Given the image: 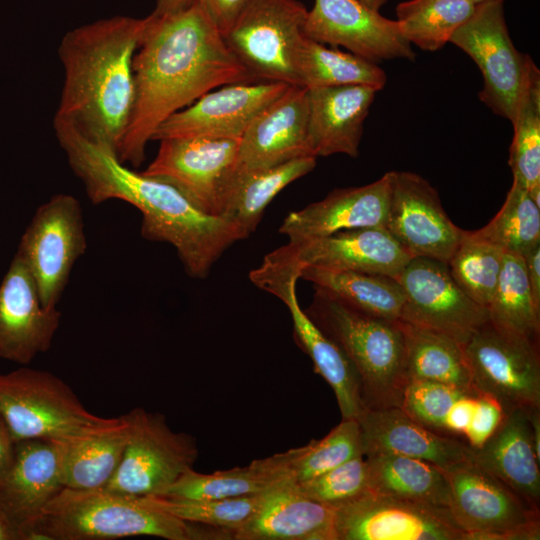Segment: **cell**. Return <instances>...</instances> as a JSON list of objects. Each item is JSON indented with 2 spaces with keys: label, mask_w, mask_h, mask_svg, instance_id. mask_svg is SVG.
<instances>
[{
  "label": "cell",
  "mask_w": 540,
  "mask_h": 540,
  "mask_svg": "<svg viewBox=\"0 0 540 540\" xmlns=\"http://www.w3.org/2000/svg\"><path fill=\"white\" fill-rule=\"evenodd\" d=\"M223 35L252 0H197Z\"/></svg>",
  "instance_id": "obj_46"
},
{
  "label": "cell",
  "mask_w": 540,
  "mask_h": 540,
  "mask_svg": "<svg viewBox=\"0 0 540 540\" xmlns=\"http://www.w3.org/2000/svg\"><path fill=\"white\" fill-rule=\"evenodd\" d=\"M443 471L450 486V513L466 540L540 538L539 510L472 460Z\"/></svg>",
  "instance_id": "obj_11"
},
{
  "label": "cell",
  "mask_w": 540,
  "mask_h": 540,
  "mask_svg": "<svg viewBox=\"0 0 540 540\" xmlns=\"http://www.w3.org/2000/svg\"><path fill=\"white\" fill-rule=\"evenodd\" d=\"M505 251L466 231L447 262L457 285L477 304L487 309L501 272Z\"/></svg>",
  "instance_id": "obj_40"
},
{
  "label": "cell",
  "mask_w": 540,
  "mask_h": 540,
  "mask_svg": "<svg viewBox=\"0 0 540 540\" xmlns=\"http://www.w3.org/2000/svg\"><path fill=\"white\" fill-rule=\"evenodd\" d=\"M467 1H469V2H471V3H474V4L478 5V4H481V3H484V2H488V1H493V0H467Z\"/></svg>",
  "instance_id": "obj_52"
},
{
  "label": "cell",
  "mask_w": 540,
  "mask_h": 540,
  "mask_svg": "<svg viewBox=\"0 0 540 540\" xmlns=\"http://www.w3.org/2000/svg\"><path fill=\"white\" fill-rule=\"evenodd\" d=\"M146 18L114 16L67 32L58 48L64 82L54 118L118 157L134 103L133 58Z\"/></svg>",
  "instance_id": "obj_3"
},
{
  "label": "cell",
  "mask_w": 540,
  "mask_h": 540,
  "mask_svg": "<svg viewBox=\"0 0 540 540\" xmlns=\"http://www.w3.org/2000/svg\"><path fill=\"white\" fill-rule=\"evenodd\" d=\"M122 418L129 434L120 465L103 488L135 497L160 496L198 458L196 440L175 432L160 413L134 408Z\"/></svg>",
  "instance_id": "obj_9"
},
{
  "label": "cell",
  "mask_w": 540,
  "mask_h": 540,
  "mask_svg": "<svg viewBox=\"0 0 540 540\" xmlns=\"http://www.w3.org/2000/svg\"><path fill=\"white\" fill-rule=\"evenodd\" d=\"M316 160V157L305 156L261 170L239 168L237 185L224 217L250 235L274 197L290 183L311 172Z\"/></svg>",
  "instance_id": "obj_36"
},
{
  "label": "cell",
  "mask_w": 540,
  "mask_h": 540,
  "mask_svg": "<svg viewBox=\"0 0 540 540\" xmlns=\"http://www.w3.org/2000/svg\"><path fill=\"white\" fill-rule=\"evenodd\" d=\"M474 232L505 252L523 256L540 244V207L526 189L512 181L501 209Z\"/></svg>",
  "instance_id": "obj_41"
},
{
  "label": "cell",
  "mask_w": 540,
  "mask_h": 540,
  "mask_svg": "<svg viewBox=\"0 0 540 540\" xmlns=\"http://www.w3.org/2000/svg\"><path fill=\"white\" fill-rule=\"evenodd\" d=\"M63 444L44 439L16 441L14 462L0 483V507L20 530L22 540L43 508L64 488Z\"/></svg>",
  "instance_id": "obj_26"
},
{
  "label": "cell",
  "mask_w": 540,
  "mask_h": 540,
  "mask_svg": "<svg viewBox=\"0 0 540 540\" xmlns=\"http://www.w3.org/2000/svg\"><path fill=\"white\" fill-rule=\"evenodd\" d=\"M121 423L86 438L64 443L61 478L64 488H104L115 475L128 440L129 429Z\"/></svg>",
  "instance_id": "obj_34"
},
{
  "label": "cell",
  "mask_w": 540,
  "mask_h": 540,
  "mask_svg": "<svg viewBox=\"0 0 540 540\" xmlns=\"http://www.w3.org/2000/svg\"><path fill=\"white\" fill-rule=\"evenodd\" d=\"M392 182L389 171L363 186L334 189L324 199L290 212L279 232L288 243L298 244L348 229L385 227Z\"/></svg>",
  "instance_id": "obj_21"
},
{
  "label": "cell",
  "mask_w": 540,
  "mask_h": 540,
  "mask_svg": "<svg viewBox=\"0 0 540 540\" xmlns=\"http://www.w3.org/2000/svg\"><path fill=\"white\" fill-rule=\"evenodd\" d=\"M505 413L493 398L480 395L476 412L465 434V442L473 449L481 447L495 432Z\"/></svg>",
  "instance_id": "obj_45"
},
{
  "label": "cell",
  "mask_w": 540,
  "mask_h": 540,
  "mask_svg": "<svg viewBox=\"0 0 540 540\" xmlns=\"http://www.w3.org/2000/svg\"><path fill=\"white\" fill-rule=\"evenodd\" d=\"M360 455L364 451L359 423L355 418H342L322 439L285 451V469L288 477L300 483Z\"/></svg>",
  "instance_id": "obj_39"
},
{
  "label": "cell",
  "mask_w": 540,
  "mask_h": 540,
  "mask_svg": "<svg viewBox=\"0 0 540 540\" xmlns=\"http://www.w3.org/2000/svg\"><path fill=\"white\" fill-rule=\"evenodd\" d=\"M154 536L167 540L233 539L228 530L181 520L141 497L106 489L63 488L24 532V540H103Z\"/></svg>",
  "instance_id": "obj_4"
},
{
  "label": "cell",
  "mask_w": 540,
  "mask_h": 540,
  "mask_svg": "<svg viewBox=\"0 0 540 540\" xmlns=\"http://www.w3.org/2000/svg\"><path fill=\"white\" fill-rule=\"evenodd\" d=\"M365 458L370 492L414 502L451 515L449 482L438 466L396 454H371Z\"/></svg>",
  "instance_id": "obj_29"
},
{
  "label": "cell",
  "mask_w": 540,
  "mask_h": 540,
  "mask_svg": "<svg viewBox=\"0 0 540 540\" xmlns=\"http://www.w3.org/2000/svg\"><path fill=\"white\" fill-rule=\"evenodd\" d=\"M470 389L474 388L411 380L403 391L400 408L425 427L446 435V424L454 406Z\"/></svg>",
  "instance_id": "obj_43"
},
{
  "label": "cell",
  "mask_w": 540,
  "mask_h": 540,
  "mask_svg": "<svg viewBox=\"0 0 540 540\" xmlns=\"http://www.w3.org/2000/svg\"><path fill=\"white\" fill-rule=\"evenodd\" d=\"M308 90V143L313 156L359 155L364 122L377 88L369 85Z\"/></svg>",
  "instance_id": "obj_27"
},
{
  "label": "cell",
  "mask_w": 540,
  "mask_h": 540,
  "mask_svg": "<svg viewBox=\"0 0 540 540\" xmlns=\"http://www.w3.org/2000/svg\"><path fill=\"white\" fill-rule=\"evenodd\" d=\"M194 2L195 0H156L151 14L156 17L176 14L189 8Z\"/></svg>",
  "instance_id": "obj_49"
},
{
  "label": "cell",
  "mask_w": 540,
  "mask_h": 540,
  "mask_svg": "<svg viewBox=\"0 0 540 540\" xmlns=\"http://www.w3.org/2000/svg\"><path fill=\"white\" fill-rule=\"evenodd\" d=\"M523 259L532 298L540 309V244L526 252Z\"/></svg>",
  "instance_id": "obj_47"
},
{
  "label": "cell",
  "mask_w": 540,
  "mask_h": 540,
  "mask_svg": "<svg viewBox=\"0 0 540 540\" xmlns=\"http://www.w3.org/2000/svg\"><path fill=\"white\" fill-rule=\"evenodd\" d=\"M334 510L337 540H466L451 515L370 491Z\"/></svg>",
  "instance_id": "obj_17"
},
{
  "label": "cell",
  "mask_w": 540,
  "mask_h": 540,
  "mask_svg": "<svg viewBox=\"0 0 540 540\" xmlns=\"http://www.w3.org/2000/svg\"><path fill=\"white\" fill-rule=\"evenodd\" d=\"M282 250L303 266L396 278L412 256L384 226L360 227Z\"/></svg>",
  "instance_id": "obj_22"
},
{
  "label": "cell",
  "mask_w": 540,
  "mask_h": 540,
  "mask_svg": "<svg viewBox=\"0 0 540 540\" xmlns=\"http://www.w3.org/2000/svg\"><path fill=\"white\" fill-rule=\"evenodd\" d=\"M56 138L91 202L119 199L142 214L141 235L175 247L186 272L206 278L235 242L249 235L233 221L198 210L176 188L135 172L73 125L54 118Z\"/></svg>",
  "instance_id": "obj_2"
},
{
  "label": "cell",
  "mask_w": 540,
  "mask_h": 540,
  "mask_svg": "<svg viewBox=\"0 0 540 540\" xmlns=\"http://www.w3.org/2000/svg\"><path fill=\"white\" fill-rule=\"evenodd\" d=\"M160 141L153 161L141 172L176 188L201 212L222 216L239 174V140L173 137Z\"/></svg>",
  "instance_id": "obj_7"
},
{
  "label": "cell",
  "mask_w": 540,
  "mask_h": 540,
  "mask_svg": "<svg viewBox=\"0 0 540 540\" xmlns=\"http://www.w3.org/2000/svg\"><path fill=\"white\" fill-rule=\"evenodd\" d=\"M61 322V312L44 307L37 284L17 255L0 284V358L27 365L47 352Z\"/></svg>",
  "instance_id": "obj_20"
},
{
  "label": "cell",
  "mask_w": 540,
  "mask_h": 540,
  "mask_svg": "<svg viewBox=\"0 0 540 540\" xmlns=\"http://www.w3.org/2000/svg\"><path fill=\"white\" fill-rule=\"evenodd\" d=\"M304 266L277 248L253 269L249 278L258 288L279 298L289 309L294 338L310 357L314 370L331 386L342 418H357L364 409L358 376L339 346L302 310L296 284Z\"/></svg>",
  "instance_id": "obj_10"
},
{
  "label": "cell",
  "mask_w": 540,
  "mask_h": 540,
  "mask_svg": "<svg viewBox=\"0 0 540 540\" xmlns=\"http://www.w3.org/2000/svg\"><path fill=\"white\" fill-rule=\"evenodd\" d=\"M300 279L366 314L390 321L402 318L405 295L396 278L304 266Z\"/></svg>",
  "instance_id": "obj_30"
},
{
  "label": "cell",
  "mask_w": 540,
  "mask_h": 540,
  "mask_svg": "<svg viewBox=\"0 0 540 540\" xmlns=\"http://www.w3.org/2000/svg\"><path fill=\"white\" fill-rule=\"evenodd\" d=\"M15 445L16 441L0 415V483L6 477L14 462Z\"/></svg>",
  "instance_id": "obj_48"
},
{
  "label": "cell",
  "mask_w": 540,
  "mask_h": 540,
  "mask_svg": "<svg viewBox=\"0 0 540 540\" xmlns=\"http://www.w3.org/2000/svg\"><path fill=\"white\" fill-rule=\"evenodd\" d=\"M303 33L319 43L342 46L374 63L414 61L416 57L398 21L382 16L361 0H315L307 12Z\"/></svg>",
  "instance_id": "obj_18"
},
{
  "label": "cell",
  "mask_w": 540,
  "mask_h": 540,
  "mask_svg": "<svg viewBox=\"0 0 540 540\" xmlns=\"http://www.w3.org/2000/svg\"><path fill=\"white\" fill-rule=\"evenodd\" d=\"M294 67L299 86L307 89L361 84L380 91L387 82L386 73L376 63L328 48L305 35L297 46Z\"/></svg>",
  "instance_id": "obj_33"
},
{
  "label": "cell",
  "mask_w": 540,
  "mask_h": 540,
  "mask_svg": "<svg viewBox=\"0 0 540 540\" xmlns=\"http://www.w3.org/2000/svg\"><path fill=\"white\" fill-rule=\"evenodd\" d=\"M305 156H313L308 143V90L291 85L239 140V168L261 170Z\"/></svg>",
  "instance_id": "obj_23"
},
{
  "label": "cell",
  "mask_w": 540,
  "mask_h": 540,
  "mask_svg": "<svg viewBox=\"0 0 540 540\" xmlns=\"http://www.w3.org/2000/svg\"><path fill=\"white\" fill-rule=\"evenodd\" d=\"M487 311L497 329L539 345L540 309L532 298L522 255L505 252Z\"/></svg>",
  "instance_id": "obj_35"
},
{
  "label": "cell",
  "mask_w": 540,
  "mask_h": 540,
  "mask_svg": "<svg viewBox=\"0 0 540 540\" xmlns=\"http://www.w3.org/2000/svg\"><path fill=\"white\" fill-rule=\"evenodd\" d=\"M467 0H408L396 7V20L404 38L421 50L441 49L473 14Z\"/></svg>",
  "instance_id": "obj_37"
},
{
  "label": "cell",
  "mask_w": 540,
  "mask_h": 540,
  "mask_svg": "<svg viewBox=\"0 0 540 540\" xmlns=\"http://www.w3.org/2000/svg\"><path fill=\"white\" fill-rule=\"evenodd\" d=\"M396 279L405 295L401 321L441 332L462 345L489 321L487 309L457 285L444 262L412 257Z\"/></svg>",
  "instance_id": "obj_15"
},
{
  "label": "cell",
  "mask_w": 540,
  "mask_h": 540,
  "mask_svg": "<svg viewBox=\"0 0 540 540\" xmlns=\"http://www.w3.org/2000/svg\"><path fill=\"white\" fill-rule=\"evenodd\" d=\"M306 312L353 366L364 409L400 407L407 385L401 320L366 314L316 287Z\"/></svg>",
  "instance_id": "obj_5"
},
{
  "label": "cell",
  "mask_w": 540,
  "mask_h": 540,
  "mask_svg": "<svg viewBox=\"0 0 540 540\" xmlns=\"http://www.w3.org/2000/svg\"><path fill=\"white\" fill-rule=\"evenodd\" d=\"M509 166L513 181L528 192L540 187V71L530 70L516 116Z\"/></svg>",
  "instance_id": "obj_38"
},
{
  "label": "cell",
  "mask_w": 540,
  "mask_h": 540,
  "mask_svg": "<svg viewBox=\"0 0 540 540\" xmlns=\"http://www.w3.org/2000/svg\"><path fill=\"white\" fill-rule=\"evenodd\" d=\"M471 460L539 510L540 459L533 446L528 410L505 413L487 441L472 450Z\"/></svg>",
  "instance_id": "obj_28"
},
{
  "label": "cell",
  "mask_w": 540,
  "mask_h": 540,
  "mask_svg": "<svg viewBox=\"0 0 540 540\" xmlns=\"http://www.w3.org/2000/svg\"><path fill=\"white\" fill-rule=\"evenodd\" d=\"M133 75L134 103L118 158L135 167L171 115L217 87L257 82L197 0L179 13L146 17Z\"/></svg>",
  "instance_id": "obj_1"
},
{
  "label": "cell",
  "mask_w": 540,
  "mask_h": 540,
  "mask_svg": "<svg viewBox=\"0 0 540 540\" xmlns=\"http://www.w3.org/2000/svg\"><path fill=\"white\" fill-rule=\"evenodd\" d=\"M0 540H22L20 530L0 507Z\"/></svg>",
  "instance_id": "obj_50"
},
{
  "label": "cell",
  "mask_w": 540,
  "mask_h": 540,
  "mask_svg": "<svg viewBox=\"0 0 540 540\" xmlns=\"http://www.w3.org/2000/svg\"><path fill=\"white\" fill-rule=\"evenodd\" d=\"M288 477L281 453L253 460L244 467L203 474L189 469L162 495L183 499H226L256 495Z\"/></svg>",
  "instance_id": "obj_32"
},
{
  "label": "cell",
  "mask_w": 540,
  "mask_h": 540,
  "mask_svg": "<svg viewBox=\"0 0 540 540\" xmlns=\"http://www.w3.org/2000/svg\"><path fill=\"white\" fill-rule=\"evenodd\" d=\"M86 248L83 213L75 197L56 194L38 207L16 254L30 270L44 307H56Z\"/></svg>",
  "instance_id": "obj_13"
},
{
  "label": "cell",
  "mask_w": 540,
  "mask_h": 540,
  "mask_svg": "<svg viewBox=\"0 0 540 540\" xmlns=\"http://www.w3.org/2000/svg\"><path fill=\"white\" fill-rule=\"evenodd\" d=\"M0 415L15 441H77L114 428L120 417L89 412L74 391L48 371L21 367L0 375Z\"/></svg>",
  "instance_id": "obj_6"
},
{
  "label": "cell",
  "mask_w": 540,
  "mask_h": 540,
  "mask_svg": "<svg viewBox=\"0 0 540 540\" xmlns=\"http://www.w3.org/2000/svg\"><path fill=\"white\" fill-rule=\"evenodd\" d=\"M297 485L307 497L336 509L369 491L366 458L364 455L354 457L317 477L297 483Z\"/></svg>",
  "instance_id": "obj_44"
},
{
  "label": "cell",
  "mask_w": 540,
  "mask_h": 540,
  "mask_svg": "<svg viewBox=\"0 0 540 540\" xmlns=\"http://www.w3.org/2000/svg\"><path fill=\"white\" fill-rule=\"evenodd\" d=\"M385 228L412 257L446 264L465 233L445 212L437 190L409 171H393Z\"/></svg>",
  "instance_id": "obj_16"
},
{
  "label": "cell",
  "mask_w": 540,
  "mask_h": 540,
  "mask_svg": "<svg viewBox=\"0 0 540 540\" xmlns=\"http://www.w3.org/2000/svg\"><path fill=\"white\" fill-rule=\"evenodd\" d=\"M256 495L226 499H183L167 496L141 497L147 504L181 520L234 532L254 513Z\"/></svg>",
  "instance_id": "obj_42"
},
{
  "label": "cell",
  "mask_w": 540,
  "mask_h": 540,
  "mask_svg": "<svg viewBox=\"0 0 540 540\" xmlns=\"http://www.w3.org/2000/svg\"><path fill=\"white\" fill-rule=\"evenodd\" d=\"M307 12L297 0H252L222 36L257 80L299 85L294 57Z\"/></svg>",
  "instance_id": "obj_12"
},
{
  "label": "cell",
  "mask_w": 540,
  "mask_h": 540,
  "mask_svg": "<svg viewBox=\"0 0 540 540\" xmlns=\"http://www.w3.org/2000/svg\"><path fill=\"white\" fill-rule=\"evenodd\" d=\"M356 419L364 456L402 455L427 461L443 470L472 459L473 448L464 440L432 431L400 407L365 408Z\"/></svg>",
  "instance_id": "obj_25"
},
{
  "label": "cell",
  "mask_w": 540,
  "mask_h": 540,
  "mask_svg": "<svg viewBox=\"0 0 540 540\" xmlns=\"http://www.w3.org/2000/svg\"><path fill=\"white\" fill-rule=\"evenodd\" d=\"M290 84L234 83L211 90L166 119L152 140L211 137L240 140L250 124L278 99Z\"/></svg>",
  "instance_id": "obj_19"
},
{
  "label": "cell",
  "mask_w": 540,
  "mask_h": 540,
  "mask_svg": "<svg viewBox=\"0 0 540 540\" xmlns=\"http://www.w3.org/2000/svg\"><path fill=\"white\" fill-rule=\"evenodd\" d=\"M366 6L372 10L379 11L389 0H361Z\"/></svg>",
  "instance_id": "obj_51"
},
{
  "label": "cell",
  "mask_w": 540,
  "mask_h": 540,
  "mask_svg": "<svg viewBox=\"0 0 540 540\" xmlns=\"http://www.w3.org/2000/svg\"><path fill=\"white\" fill-rule=\"evenodd\" d=\"M236 540H337L335 510L304 495L290 477L260 493L251 517L234 532Z\"/></svg>",
  "instance_id": "obj_24"
},
{
  "label": "cell",
  "mask_w": 540,
  "mask_h": 540,
  "mask_svg": "<svg viewBox=\"0 0 540 540\" xmlns=\"http://www.w3.org/2000/svg\"><path fill=\"white\" fill-rule=\"evenodd\" d=\"M463 349L473 388L496 400L504 413L540 408L539 345L488 321Z\"/></svg>",
  "instance_id": "obj_14"
},
{
  "label": "cell",
  "mask_w": 540,
  "mask_h": 540,
  "mask_svg": "<svg viewBox=\"0 0 540 540\" xmlns=\"http://www.w3.org/2000/svg\"><path fill=\"white\" fill-rule=\"evenodd\" d=\"M405 372L411 380L473 388L463 345L441 332L401 321Z\"/></svg>",
  "instance_id": "obj_31"
},
{
  "label": "cell",
  "mask_w": 540,
  "mask_h": 540,
  "mask_svg": "<svg viewBox=\"0 0 540 540\" xmlns=\"http://www.w3.org/2000/svg\"><path fill=\"white\" fill-rule=\"evenodd\" d=\"M449 43L478 66L483 76L480 100L494 114L512 123L535 62L515 47L505 20L504 0L478 4Z\"/></svg>",
  "instance_id": "obj_8"
}]
</instances>
